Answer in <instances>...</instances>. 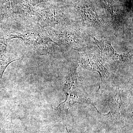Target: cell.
I'll return each instance as SVG.
<instances>
[{
  "instance_id": "cell-1",
  "label": "cell",
  "mask_w": 133,
  "mask_h": 133,
  "mask_svg": "<svg viewBox=\"0 0 133 133\" xmlns=\"http://www.w3.org/2000/svg\"><path fill=\"white\" fill-rule=\"evenodd\" d=\"M94 42L101 51V53L103 57L107 59H116L122 62H125L129 58V53L119 54L117 53L112 46L111 42L107 38L102 37L101 40H98L94 37L91 36Z\"/></svg>"
},
{
  "instance_id": "cell-2",
  "label": "cell",
  "mask_w": 133,
  "mask_h": 133,
  "mask_svg": "<svg viewBox=\"0 0 133 133\" xmlns=\"http://www.w3.org/2000/svg\"><path fill=\"white\" fill-rule=\"evenodd\" d=\"M79 57L81 64L87 70L98 72L101 77H105L109 76L107 70L101 63L95 55L87 53H81Z\"/></svg>"
},
{
  "instance_id": "cell-3",
  "label": "cell",
  "mask_w": 133,
  "mask_h": 133,
  "mask_svg": "<svg viewBox=\"0 0 133 133\" xmlns=\"http://www.w3.org/2000/svg\"><path fill=\"white\" fill-rule=\"evenodd\" d=\"M62 36L65 42L76 50H81L86 46V43L81 33L76 29H69L62 34Z\"/></svg>"
},
{
  "instance_id": "cell-5",
  "label": "cell",
  "mask_w": 133,
  "mask_h": 133,
  "mask_svg": "<svg viewBox=\"0 0 133 133\" xmlns=\"http://www.w3.org/2000/svg\"><path fill=\"white\" fill-rule=\"evenodd\" d=\"M100 1L103 6L110 13L113 21L116 23L117 22V14L113 2L112 0H100Z\"/></svg>"
},
{
  "instance_id": "cell-4",
  "label": "cell",
  "mask_w": 133,
  "mask_h": 133,
  "mask_svg": "<svg viewBox=\"0 0 133 133\" xmlns=\"http://www.w3.org/2000/svg\"><path fill=\"white\" fill-rule=\"evenodd\" d=\"M78 10L84 22L96 27L102 26L104 24L102 18L91 8L82 7L79 8Z\"/></svg>"
}]
</instances>
